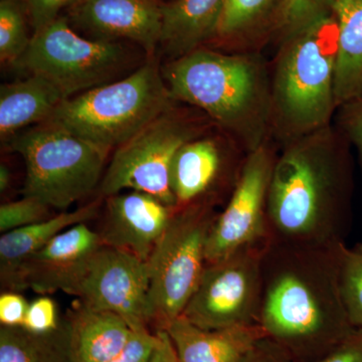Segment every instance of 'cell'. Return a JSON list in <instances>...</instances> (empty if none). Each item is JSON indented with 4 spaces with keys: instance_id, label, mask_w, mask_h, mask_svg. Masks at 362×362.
I'll list each match as a JSON object with an SVG mask.
<instances>
[{
    "instance_id": "1",
    "label": "cell",
    "mask_w": 362,
    "mask_h": 362,
    "mask_svg": "<svg viewBox=\"0 0 362 362\" xmlns=\"http://www.w3.org/2000/svg\"><path fill=\"white\" fill-rule=\"evenodd\" d=\"M351 185L346 149L329 126L286 143L269 187V239L318 247L344 243Z\"/></svg>"
},
{
    "instance_id": "2",
    "label": "cell",
    "mask_w": 362,
    "mask_h": 362,
    "mask_svg": "<svg viewBox=\"0 0 362 362\" xmlns=\"http://www.w3.org/2000/svg\"><path fill=\"white\" fill-rule=\"evenodd\" d=\"M269 239L262 258L259 325L266 338L292 349L347 338L354 328L339 285L340 247Z\"/></svg>"
},
{
    "instance_id": "3",
    "label": "cell",
    "mask_w": 362,
    "mask_h": 362,
    "mask_svg": "<svg viewBox=\"0 0 362 362\" xmlns=\"http://www.w3.org/2000/svg\"><path fill=\"white\" fill-rule=\"evenodd\" d=\"M162 75L173 101L206 112L247 154L268 142L272 88L261 54H228L199 47L171 59Z\"/></svg>"
},
{
    "instance_id": "4",
    "label": "cell",
    "mask_w": 362,
    "mask_h": 362,
    "mask_svg": "<svg viewBox=\"0 0 362 362\" xmlns=\"http://www.w3.org/2000/svg\"><path fill=\"white\" fill-rule=\"evenodd\" d=\"M337 37L332 13L283 42L271 81L272 132L285 143L329 126Z\"/></svg>"
},
{
    "instance_id": "5",
    "label": "cell",
    "mask_w": 362,
    "mask_h": 362,
    "mask_svg": "<svg viewBox=\"0 0 362 362\" xmlns=\"http://www.w3.org/2000/svg\"><path fill=\"white\" fill-rule=\"evenodd\" d=\"M158 59L127 77L64 100L45 122L111 151L173 109Z\"/></svg>"
},
{
    "instance_id": "6",
    "label": "cell",
    "mask_w": 362,
    "mask_h": 362,
    "mask_svg": "<svg viewBox=\"0 0 362 362\" xmlns=\"http://www.w3.org/2000/svg\"><path fill=\"white\" fill-rule=\"evenodd\" d=\"M23 158V197L68 211L101 183L109 150L54 124L44 122L4 142Z\"/></svg>"
},
{
    "instance_id": "7",
    "label": "cell",
    "mask_w": 362,
    "mask_h": 362,
    "mask_svg": "<svg viewBox=\"0 0 362 362\" xmlns=\"http://www.w3.org/2000/svg\"><path fill=\"white\" fill-rule=\"evenodd\" d=\"M206 202L177 207L147 262L148 306L159 328L180 316L206 265V247L216 218Z\"/></svg>"
},
{
    "instance_id": "8",
    "label": "cell",
    "mask_w": 362,
    "mask_h": 362,
    "mask_svg": "<svg viewBox=\"0 0 362 362\" xmlns=\"http://www.w3.org/2000/svg\"><path fill=\"white\" fill-rule=\"evenodd\" d=\"M122 45L81 37L68 18L33 33L30 45L13 66L56 86L66 99L111 83L125 65Z\"/></svg>"
},
{
    "instance_id": "9",
    "label": "cell",
    "mask_w": 362,
    "mask_h": 362,
    "mask_svg": "<svg viewBox=\"0 0 362 362\" xmlns=\"http://www.w3.org/2000/svg\"><path fill=\"white\" fill-rule=\"evenodd\" d=\"M199 134V126L173 109L157 117L115 149L100 183V194L109 197L124 190L145 192L177 207L169 182L171 162L181 146Z\"/></svg>"
},
{
    "instance_id": "10",
    "label": "cell",
    "mask_w": 362,
    "mask_h": 362,
    "mask_svg": "<svg viewBox=\"0 0 362 362\" xmlns=\"http://www.w3.org/2000/svg\"><path fill=\"white\" fill-rule=\"evenodd\" d=\"M268 240L206 264L181 316L204 329L259 324L262 258Z\"/></svg>"
},
{
    "instance_id": "11",
    "label": "cell",
    "mask_w": 362,
    "mask_h": 362,
    "mask_svg": "<svg viewBox=\"0 0 362 362\" xmlns=\"http://www.w3.org/2000/svg\"><path fill=\"white\" fill-rule=\"evenodd\" d=\"M276 158L268 142L247 154L230 202L209 230L206 264L269 240L267 202Z\"/></svg>"
},
{
    "instance_id": "12",
    "label": "cell",
    "mask_w": 362,
    "mask_h": 362,
    "mask_svg": "<svg viewBox=\"0 0 362 362\" xmlns=\"http://www.w3.org/2000/svg\"><path fill=\"white\" fill-rule=\"evenodd\" d=\"M148 292L147 262L129 252L101 246L90 259L75 296L90 308L122 317L137 330L151 322Z\"/></svg>"
},
{
    "instance_id": "13",
    "label": "cell",
    "mask_w": 362,
    "mask_h": 362,
    "mask_svg": "<svg viewBox=\"0 0 362 362\" xmlns=\"http://www.w3.org/2000/svg\"><path fill=\"white\" fill-rule=\"evenodd\" d=\"M101 246L99 233L87 223L71 226L21 266L13 291L30 289L42 295L65 292L75 296L90 259Z\"/></svg>"
},
{
    "instance_id": "14",
    "label": "cell",
    "mask_w": 362,
    "mask_h": 362,
    "mask_svg": "<svg viewBox=\"0 0 362 362\" xmlns=\"http://www.w3.org/2000/svg\"><path fill=\"white\" fill-rule=\"evenodd\" d=\"M176 209L145 192H121L107 197L103 225L98 232L102 246L148 262Z\"/></svg>"
},
{
    "instance_id": "15",
    "label": "cell",
    "mask_w": 362,
    "mask_h": 362,
    "mask_svg": "<svg viewBox=\"0 0 362 362\" xmlns=\"http://www.w3.org/2000/svg\"><path fill=\"white\" fill-rule=\"evenodd\" d=\"M159 0H80L69 9L70 21L94 40H129L154 56L160 44Z\"/></svg>"
},
{
    "instance_id": "16",
    "label": "cell",
    "mask_w": 362,
    "mask_h": 362,
    "mask_svg": "<svg viewBox=\"0 0 362 362\" xmlns=\"http://www.w3.org/2000/svg\"><path fill=\"white\" fill-rule=\"evenodd\" d=\"M159 329L170 338L177 362H245L266 338L259 324L204 329L181 315Z\"/></svg>"
},
{
    "instance_id": "17",
    "label": "cell",
    "mask_w": 362,
    "mask_h": 362,
    "mask_svg": "<svg viewBox=\"0 0 362 362\" xmlns=\"http://www.w3.org/2000/svg\"><path fill=\"white\" fill-rule=\"evenodd\" d=\"M101 199L75 211H62L33 225L2 233L0 238V281L2 289L13 291L21 266L35 252L47 246L59 233L71 226L88 223L96 218Z\"/></svg>"
},
{
    "instance_id": "18",
    "label": "cell",
    "mask_w": 362,
    "mask_h": 362,
    "mask_svg": "<svg viewBox=\"0 0 362 362\" xmlns=\"http://www.w3.org/2000/svg\"><path fill=\"white\" fill-rule=\"evenodd\" d=\"M226 0H171L162 4V51L171 59L214 39Z\"/></svg>"
},
{
    "instance_id": "19",
    "label": "cell",
    "mask_w": 362,
    "mask_h": 362,
    "mask_svg": "<svg viewBox=\"0 0 362 362\" xmlns=\"http://www.w3.org/2000/svg\"><path fill=\"white\" fill-rule=\"evenodd\" d=\"M66 319L75 362H109L123 349L133 329L125 319L76 301Z\"/></svg>"
},
{
    "instance_id": "20",
    "label": "cell",
    "mask_w": 362,
    "mask_h": 362,
    "mask_svg": "<svg viewBox=\"0 0 362 362\" xmlns=\"http://www.w3.org/2000/svg\"><path fill=\"white\" fill-rule=\"evenodd\" d=\"M66 100L49 81L40 76L4 84L0 88V138L11 139L23 128L49 120Z\"/></svg>"
},
{
    "instance_id": "21",
    "label": "cell",
    "mask_w": 362,
    "mask_h": 362,
    "mask_svg": "<svg viewBox=\"0 0 362 362\" xmlns=\"http://www.w3.org/2000/svg\"><path fill=\"white\" fill-rule=\"evenodd\" d=\"M337 23L334 92L337 107L362 99V0H335Z\"/></svg>"
},
{
    "instance_id": "22",
    "label": "cell",
    "mask_w": 362,
    "mask_h": 362,
    "mask_svg": "<svg viewBox=\"0 0 362 362\" xmlns=\"http://www.w3.org/2000/svg\"><path fill=\"white\" fill-rule=\"evenodd\" d=\"M221 152L213 138H194L176 152L171 162L169 182L176 206L197 202L220 173Z\"/></svg>"
},
{
    "instance_id": "23",
    "label": "cell",
    "mask_w": 362,
    "mask_h": 362,
    "mask_svg": "<svg viewBox=\"0 0 362 362\" xmlns=\"http://www.w3.org/2000/svg\"><path fill=\"white\" fill-rule=\"evenodd\" d=\"M0 362H75L68 319H61L58 328L47 333L1 326Z\"/></svg>"
},
{
    "instance_id": "24",
    "label": "cell",
    "mask_w": 362,
    "mask_h": 362,
    "mask_svg": "<svg viewBox=\"0 0 362 362\" xmlns=\"http://www.w3.org/2000/svg\"><path fill=\"white\" fill-rule=\"evenodd\" d=\"M282 0H226L214 39L235 40L272 21Z\"/></svg>"
},
{
    "instance_id": "25",
    "label": "cell",
    "mask_w": 362,
    "mask_h": 362,
    "mask_svg": "<svg viewBox=\"0 0 362 362\" xmlns=\"http://www.w3.org/2000/svg\"><path fill=\"white\" fill-rule=\"evenodd\" d=\"M28 11L23 0H0V59L13 66L25 54L32 37L26 28Z\"/></svg>"
},
{
    "instance_id": "26",
    "label": "cell",
    "mask_w": 362,
    "mask_h": 362,
    "mask_svg": "<svg viewBox=\"0 0 362 362\" xmlns=\"http://www.w3.org/2000/svg\"><path fill=\"white\" fill-rule=\"evenodd\" d=\"M335 0H282L271 21L274 32L284 40L332 13Z\"/></svg>"
},
{
    "instance_id": "27",
    "label": "cell",
    "mask_w": 362,
    "mask_h": 362,
    "mask_svg": "<svg viewBox=\"0 0 362 362\" xmlns=\"http://www.w3.org/2000/svg\"><path fill=\"white\" fill-rule=\"evenodd\" d=\"M339 285L343 305L354 328L362 330V246L340 247Z\"/></svg>"
},
{
    "instance_id": "28",
    "label": "cell",
    "mask_w": 362,
    "mask_h": 362,
    "mask_svg": "<svg viewBox=\"0 0 362 362\" xmlns=\"http://www.w3.org/2000/svg\"><path fill=\"white\" fill-rule=\"evenodd\" d=\"M51 209L40 199L30 197L6 202L0 206V232L6 233L44 221L52 216Z\"/></svg>"
},
{
    "instance_id": "29",
    "label": "cell",
    "mask_w": 362,
    "mask_h": 362,
    "mask_svg": "<svg viewBox=\"0 0 362 362\" xmlns=\"http://www.w3.org/2000/svg\"><path fill=\"white\" fill-rule=\"evenodd\" d=\"M59 322L56 302L42 296L30 303L23 327L33 333H47L57 329Z\"/></svg>"
},
{
    "instance_id": "30",
    "label": "cell",
    "mask_w": 362,
    "mask_h": 362,
    "mask_svg": "<svg viewBox=\"0 0 362 362\" xmlns=\"http://www.w3.org/2000/svg\"><path fill=\"white\" fill-rule=\"evenodd\" d=\"M158 341V334H152L148 328L133 330L123 349L109 362H150Z\"/></svg>"
},
{
    "instance_id": "31",
    "label": "cell",
    "mask_w": 362,
    "mask_h": 362,
    "mask_svg": "<svg viewBox=\"0 0 362 362\" xmlns=\"http://www.w3.org/2000/svg\"><path fill=\"white\" fill-rule=\"evenodd\" d=\"M80 0H23L33 33L58 20L62 11H69Z\"/></svg>"
},
{
    "instance_id": "32",
    "label": "cell",
    "mask_w": 362,
    "mask_h": 362,
    "mask_svg": "<svg viewBox=\"0 0 362 362\" xmlns=\"http://www.w3.org/2000/svg\"><path fill=\"white\" fill-rule=\"evenodd\" d=\"M30 303L20 292L4 291L0 296V323L6 327H23Z\"/></svg>"
},
{
    "instance_id": "33",
    "label": "cell",
    "mask_w": 362,
    "mask_h": 362,
    "mask_svg": "<svg viewBox=\"0 0 362 362\" xmlns=\"http://www.w3.org/2000/svg\"><path fill=\"white\" fill-rule=\"evenodd\" d=\"M343 107L345 108L343 118L345 132L356 146L362 164V99Z\"/></svg>"
},
{
    "instance_id": "34",
    "label": "cell",
    "mask_w": 362,
    "mask_h": 362,
    "mask_svg": "<svg viewBox=\"0 0 362 362\" xmlns=\"http://www.w3.org/2000/svg\"><path fill=\"white\" fill-rule=\"evenodd\" d=\"M312 362H362V344L345 341L322 358Z\"/></svg>"
},
{
    "instance_id": "35",
    "label": "cell",
    "mask_w": 362,
    "mask_h": 362,
    "mask_svg": "<svg viewBox=\"0 0 362 362\" xmlns=\"http://www.w3.org/2000/svg\"><path fill=\"white\" fill-rule=\"evenodd\" d=\"M157 334L159 337L158 344L150 362H177L173 343L166 331L159 329Z\"/></svg>"
},
{
    "instance_id": "36",
    "label": "cell",
    "mask_w": 362,
    "mask_h": 362,
    "mask_svg": "<svg viewBox=\"0 0 362 362\" xmlns=\"http://www.w3.org/2000/svg\"><path fill=\"white\" fill-rule=\"evenodd\" d=\"M11 173L6 164L0 165V192H4L11 185Z\"/></svg>"
},
{
    "instance_id": "37",
    "label": "cell",
    "mask_w": 362,
    "mask_h": 362,
    "mask_svg": "<svg viewBox=\"0 0 362 362\" xmlns=\"http://www.w3.org/2000/svg\"><path fill=\"white\" fill-rule=\"evenodd\" d=\"M255 351H256V350H255ZM254 352H252V356H250L249 358H247V361L245 362H262V361H254Z\"/></svg>"
}]
</instances>
